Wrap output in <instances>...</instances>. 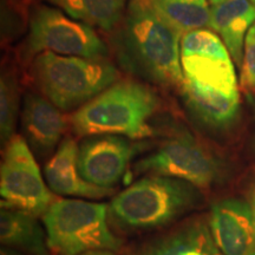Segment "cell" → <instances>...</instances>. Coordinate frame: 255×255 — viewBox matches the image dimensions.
Listing matches in <instances>:
<instances>
[{"mask_svg": "<svg viewBox=\"0 0 255 255\" xmlns=\"http://www.w3.org/2000/svg\"><path fill=\"white\" fill-rule=\"evenodd\" d=\"M182 34L152 7L150 0H129L115 34L117 58L128 71L162 85L182 87Z\"/></svg>", "mask_w": 255, "mask_h": 255, "instance_id": "6da1fadb", "label": "cell"}, {"mask_svg": "<svg viewBox=\"0 0 255 255\" xmlns=\"http://www.w3.org/2000/svg\"><path fill=\"white\" fill-rule=\"evenodd\" d=\"M152 89L135 81H121L78 108L71 126L78 136L119 135L131 139L152 133L149 121L158 108Z\"/></svg>", "mask_w": 255, "mask_h": 255, "instance_id": "7a4b0ae2", "label": "cell"}, {"mask_svg": "<svg viewBox=\"0 0 255 255\" xmlns=\"http://www.w3.org/2000/svg\"><path fill=\"white\" fill-rule=\"evenodd\" d=\"M200 201L201 193L194 184L151 175L117 194L111 200L109 213L124 228L150 231L174 222L195 208Z\"/></svg>", "mask_w": 255, "mask_h": 255, "instance_id": "3957f363", "label": "cell"}, {"mask_svg": "<svg viewBox=\"0 0 255 255\" xmlns=\"http://www.w3.org/2000/svg\"><path fill=\"white\" fill-rule=\"evenodd\" d=\"M33 77L38 88L60 110L81 108L115 84L119 71L104 58L37 55Z\"/></svg>", "mask_w": 255, "mask_h": 255, "instance_id": "277c9868", "label": "cell"}, {"mask_svg": "<svg viewBox=\"0 0 255 255\" xmlns=\"http://www.w3.org/2000/svg\"><path fill=\"white\" fill-rule=\"evenodd\" d=\"M109 207L84 200H55L41 216L50 250L58 255L121 248V241L108 223Z\"/></svg>", "mask_w": 255, "mask_h": 255, "instance_id": "5b68a950", "label": "cell"}, {"mask_svg": "<svg viewBox=\"0 0 255 255\" xmlns=\"http://www.w3.org/2000/svg\"><path fill=\"white\" fill-rule=\"evenodd\" d=\"M1 207L43 216L55 195L43 180L36 158L24 137L14 135L6 143L0 168Z\"/></svg>", "mask_w": 255, "mask_h": 255, "instance_id": "8992f818", "label": "cell"}, {"mask_svg": "<svg viewBox=\"0 0 255 255\" xmlns=\"http://www.w3.org/2000/svg\"><path fill=\"white\" fill-rule=\"evenodd\" d=\"M26 50L28 56L53 52L84 58H104L108 52L90 25L47 6H39L32 12Z\"/></svg>", "mask_w": 255, "mask_h": 255, "instance_id": "52a82bcc", "label": "cell"}, {"mask_svg": "<svg viewBox=\"0 0 255 255\" xmlns=\"http://www.w3.org/2000/svg\"><path fill=\"white\" fill-rule=\"evenodd\" d=\"M180 60L187 81L227 95H239L231 53L214 32L201 28L183 34Z\"/></svg>", "mask_w": 255, "mask_h": 255, "instance_id": "ba28073f", "label": "cell"}, {"mask_svg": "<svg viewBox=\"0 0 255 255\" xmlns=\"http://www.w3.org/2000/svg\"><path fill=\"white\" fill-rule=\"evenodd\" d=\"M139 171L187 181L207 188L219 180L221 168L216 159L189 136L175 137L136 165Z\"/></svg>", "mask_w": 255, "mask_h": 255, "instance_id": "9c48e42d", "label": "cell"}, {"mask_svg": "<svg viewBox=\"0 0 255 255\" xmlns=\"http://www.w3.org/2000/svg\"><path fill=\"white\" fill-rule=\"evenodd\" d=\"M137 146L119 135L89 136L79 144L78 169L91 184L113 188L126 173Z\"/></svg>", "mask_w": 255, "mask_h": 255, "instance_id": "30bf717a", "label": "cell"}, {"mask_svg": "<svg viewBox=\"0 0 255 255\" xmlns=\"http://www.w3.org/2000/svg\"><path fill=\"white\" fill-rule=\"evenodd\" d=\"M209 229L223 255H252L255 248L253 209L244 200L227 199L213 205Z\"/></svg>", "mask_w": 255, "mask_h": 255, "instance_id": "8fae6325", "label": "cell"}, {"mask_svg": "<svg viewBox=\"0 0 255 255\" xmlns=\"http://www.w3.org/2000/svg\"><path fill=\"white\" fill-rule=\"evenodd\" d=\"M24 138L31 150L46 157L60 144L68 121L52 102L36 94L26 95L21 111Z\"/></svg>", "mask_w": 255, "mask_h": 255, "instance_id": "7c38bea8", "label": "cell"}, {"mask_svg": "<svg viewBox=\"0 0 255 255\" xmlns=\"http://www.w3.org/2000/svg\"><path fill=\"white\" fill-rule=\"evenodd\" d=\"M78 148L71 137L64 138L46 162L44 176L55 195L102 199L113 194V188L98 187L87 182L78 169Z\"/></svg>", "mask_w": 255, "mask_h": 255, "instance_id": "4fadbf2b", "label": "cell"}, {"mask_svg": "<svg viewBox=\"0 0 255 255\" xmlns=\"http://www.w3.org/2000/svg\"><path fill=\"white\" fill-rule=\"evenodd\" d=\"M255 23V5L251 0H223L212 7L213 28L219 34L231 57L242 66L245 40Z\"/></svg>", "mask_w": 255, "mask_h": 255, "instance_id": "5bb4252c", "label": "cell"}, {"mask_svg": "<svg viewBox=\"0 0 255 255\" xmlns=\"http://www.w3.org/2000/svg\"><path fill=\"white\" fill-rule=\"evenodd\" d=\"M136 255H223L209 225L193 220L151 241Z\"/></svg>", "mask_w": 255, "mask_h": 255, "instance_id": "9a60e30c", "label": "cell"}, {"mask_svg": "<svg viewBox=\"0 0 255 255\" xmlns=\"http://www.w3.org/2000/svg\"><path fill=\"white\" fill-rule=\"evenodd\" d=\"M180 89L187 107L207 126L222 129L237 120L240 109V95H227L187 79H184Z\"/></svg>", "mask_w": 255, "mask_h": 255, "instance_id": "2e32d148", "label": "cell"}, {"mask_svg": "<svg viewBox=\"0 0 255 255\" xmlns=\"http://www.w3.org/2000/svg\"><path fill=\"white\" fill-rule=\"evenodd\" d=\"M36 218L23 210L1 207L0 240L4 247L25 255H50L46 231Z\"/></svg>", "mask_w": 255, "mask_h": 255, "instance_id": "e0dca14e", "label": "cell"}, {"mask_svg": "<svg viewBox=\"0 0 255 255\" xmlns=\"http://www.w3.org/2000/svg\"><path fill=\"white\" fill-rule=\"evenodd\" d=\"M76 20L110 31L122 20L127 0H47Z\"/></svg>", "mask_w": 255, "mask_h": 255, "instance_id": "ac0fdd59", "label": "cell"}, {"mask_svg": "<svg viewBox=\"0 0 255 255\" xmlns=\"http://www.w3.org/2000/svg\"><path fill=\"white\" fill-rule=\"evenodd\" d=\"M152 7L181 34L210 27L208 0H150Z\"/></svg>", "mask_w": 255, "mask_h": 255, "instance_id": "d6986e66", "label": "cell"}, {"mask_svg": "<svg viewBox=\"0 0 255 255\" xmlns=\"http://www.w3.org/2000/svg\"><path fill=\"white\" fill-rule=\"evenodd\" d=\"M18 109V84L13 76L4 73L0 81V136L2 143H7L14 136Z\"/></svg>", "mask_w": 255, "mask_h": 255, "instance_id": "ffe728a7", "label": "cell"}, {"mask_svg": "<svg viewBox=\"0 0 255 255\" xmlns=\"http://www.w3.org/2000/svg\"><path fill=\"white\" fill-rule=\"evenodd\" d=\"M241 84L247 91L255 92V23L245 40L244 60L241 66Z\"/></svg>", "mask_w": 255, "mask_h": 255, "instance_id": "44dd1931", "label": "cell"}, {"mask_svg": "<svg viewBox=\"0 0 255 255\" xmlns=\"http://www.w3.org/2000/svg\"><path fill=\"white\" fill-rule=\"evenodd\" d=\"M0 255H21V254L17 251L12 250V248L2 247L1 251H0Z\"/></svg>", "mask_w": 255, "mask_h": 255, "instance_id": "7402d4cb", "label": "cell"}, {"mask_svg": "<svg viewBox=\"0 0 255 255\" xmlns=\"http://www.w3.org/2000/svg\"><path fill=\"white\" fill-rule=\"evenodd\" d=\"M83 255H116V254H114V252H110V251H96V252H89V253L83 254Z\"/></svg>", "mask_w": 255, "mask_h": 255, "instance_id": "603a6c76", "label": "cell"}, {"mask_svg": "<svg viewBox=\"0 0 255 255\" xmlns=\"http://www.w3.org/2000/svg\"><path fill=\"white\" fill-rule=\"evenodd\" d=\"M252 209H253V216H254V223H255V191H254V194H253V199H252ZM252 255H255V248H254V252H253V254Z\"/></svg>", "mask_w": 255, "mask_h": 255, "instance_id": "cb8c5ba5", "label": "cell"}, {"mask_svg": "<svg viewBox=\"0 0 255 255\" xmlns=\"http://www.w3.org/2000/svg\"><path fill=\"white\" fill-rule=\"evenodd\" d=\"M210 2H212L213 5H216V4H219V2H221V1H223V0H209Z\"/></svg>", "mask_w": 255, "mask_h": 255, "instance_id": "d4e9b609", "label": "cell"}, {"mask_svg": "<svg viewBox=\"0 0 255 255\" xmlns=\"http://www.w3.org/2000/svg\"><path fill=\"white\" fill-rule=\"evenodd\" d=\"M251 1H252V2H253V4L255 5V0H251Z\"/></svg>", "mask_w": 255, "mask_h": 255, "instance_id": "484cf974", "label": "cell"}]
</instances>
